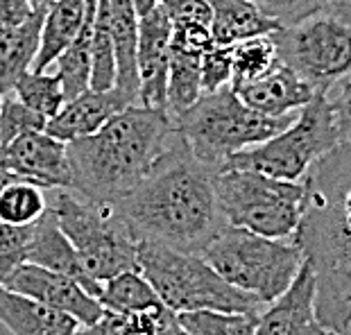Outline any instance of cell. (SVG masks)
I'll list each match as a JSON object with an SVG mask.
<instances>
[{"mask_svg": "<svg viewBox=\"0 0 351 335\" xmlns=\"http://www.w3.org/2000/svg\"><path fill=\"white\" fill-rule=\"evenodd\" d=\"M202 98V55L170 48V69L166 88V111L170 118L184 114Z\"/></svg>", "mask_w": 351, "mask_h": 335, "instance_id": "25", "label": "cell"}, {"mask_svg": "<svg viewBox=\"0 0 351 335\" xmlns=\"http://www.w3.org/2000/svg\"><path fill=\"white\" fill-rule=\"evenodd\" d=\"M39 10H32L27 0H0V36L12 34L23 23L32 18V14Z\"/></svg>", "mask_w": 351, "mask_h": 335, "instance_id": "38", "label": "cell"}, {"mask_svg": "<svg viewBox=\"0 0 351 335\" xmlns=\"http://www.w3.org/2000/svg\"><path fill=\"white\" fill-rule=\"evenodd\" d=\"M127 107H132V102L118 88H111V91L88 88V91L80 93L77 98L66 100L62 111L48 121L46 132L50 136L64 140V143H71V140L100 132L111 118Z\"/></svg>", "mask_w": 351, "mask_h": 335, "instance_id": "15", "label": "cell"}, {"mask_svg": "<svg viewBox=\"0 0 351 335\" xmlns=\"http://www.w3.org/2000/svg\"><path fill=\"white\" fill-rule=\"evenodd\" d=\"M16 98L43 118H55L66 104L64 86L59 75H48V73L27 71L23 77L16 82L12 91Z\"/></svg>", "mask_w": 351, "mask_h": 335, "instance_id": "31", "label": "cell"}, {"mask_svg": "<svg viewBox=\"0 0 351 335\" xmlns=\"http://www.w3.org/2000/svg\"><path fill=\"white\" fill-rule=\"evenodd\" d=\"M215 173L182 136L159 156L147 177L114 206L136 238L202 254L227 227L215 195Z\"/></svg>", "mask_w": 351, "mask_h": 335, "instance_id": "2", "label": "cell"}, {"mask_svg": "<svg viewBox=\"0 0 351 335\" xmlns=\"http://www.w3.org/2000/svg\"><path fill=\"white\" fill-rule=\"evenodd\" d=\"M0 324L12 335H77L82 324L12 290L0 288Z\"/></svg>", "mask_w": 351, "mask_h": 335, "instance_id": "18", "label": "cell"}, {"mask_svg": "<svg viewBox=\"0 0 351 335\" xmlns=\"http://www.w3.org/2000/svg\"><path fill=\"white\" fill-rule=\"evenodd\" d=\"M98 0H88L86 18L77 36L57 59V75L62 79L66 100L77 98L91 88V46H93V23Z\"/></svg>", "mask_w": 351, "mask_h": 335, "instance_id": "24", "label": "cell"}, {"mask_svg": "<svg viewBox=\"0 0 351 335\" xmlns=\"http://www.w3.org/2000/svg\"><path fill=\"white\" fill-rule=\"evenodd\" d=\"M48 206L93 284L102 286L118 274L138 270V238L114 204L55 190Z\"/></svg>", "mask_w": 351, "mask_h": 335, "instance_id": "6", "label": "cell"}, {"mask_svg": "<svg viewBox=\"0 0 351 335\" xmlns=\"http://www.w3.org/2000/svg\"><path fill=\"white\" fill-rule=\"evenodd\" d=\"M342 134L335 125L333 111L328 107L326 91L313 95V100L300 109L290 127L276 136L252 145L247 150L229 156L222 168L254 170V173L286 182H302L308 168L319 156L331 152L342 143Z\"/></svg>", "mask_w": 351, "mask_h": 335, "instance_id": "9", "label": "cell"}, {"mask_svg": "<svg viewBox=\"0 0 351 335\" xmlns=\"http://www.w3.org/2000/svg\"><path fill=\"white\" fill-rule=\"evenodd\" d=\"M279 48L274 34H261L231 46V88L252 84L279 66Z\"/></svg>", "mask_w": 351, "mask_h": 335, "instance_id": "26", "label": "cell"}, {"mask_svg": "<svg viewBox=\"0 0 351 335\" xmlns=\"http://www.w3.org/2000/svg\"><path fill=\"white\" fill-rule=\"evenodd\" d=\"M317 91L319 88H315L311 82L297 75L290 66L279 64L265 77L238 88L236 93L241 95V100L247 107L256 109L270 118H281V116L297 114V111L313 100V95Z\"/></svg>", "mask_w": 351, "mask_h": 335, "instance_id": "16", "label": "cell"}, {"mask_svg": "<svg viewBox=\"0 0 351 335\" xmlns=\"http://www.w3.org/2000/svg\"><path fill=\"white\" fill-rule=\"evenodd\" d=\"M0 166L39 188H71V163L66 143L48 132H27L0 147Z\"/></svg>", "mask_w": 351, "mask_h": 335, "instance_id": "11", "label": "cell"}, {"mask_svg": "<svg viewBox=\"0 0 351 335\" xmlns=\"http://www.w3.org/2000/svg\"><path fill=\"white\" fill-rule=\"evenodd\" d=\"M215 46H236L245 39L279 32L281 25L258 10L254 0H208Z\"/></svg>", "mask_w": 351, "mask_h": 335, "instance_id": "20", "label": "cell"}, {"mask_svg": "<svg viewBox=\"0 0 351 335\" xmlns=\"http://www.w3.org/2000/svg\"><path fill=\"white\" fill-rule=\"evenodd\" d=\"M173 23L161 5L138 18V104L166 111V88L173 48ZM168 114V111H166Z\"/></svg>", "mask_w": 351, "mask_h": 335, "instance_id": "13", "label": "cell"}, {"mask_svg": "<svg viewBox=\"0 0 351 335\" xmlns=\"http://www.w3.org/2000/svg\"><path fill=\"white\" fill-rule=\"evenodd\" d=\"M48 118L25 107L16 95H3L0 102V147L16 140L27 132H46Z\"/></svg>", "mask_w": 351, "mask_h": 335, "instance_id": "32", "label": "cell"}, {"mask_svg": "<svg viewBox=\"0 0 351 335\" xmlns=\"http://www.w3.org/2000/svg\"><path fill=\"white\" fill-rule=\"evenodd\" d=\"M297 114L270 118L247 107L231 86H222L173 118L177 134L191 152L211 168H222L229 156L247 150L290 127Z\"/></svg>", "mask_w": 351, "mask_h": 335, "instance_id": "5", "label": "cell"}, {"mask_svg": "<svg viewBox=\"0 0 351 335\" xmlns=\"http://www.w3.org/2000/svg\"><path fill=\"white\" fill-rule=\"evenodd\" d=\"M132 5H134V10L138 12V16H143V14H147L159 5V0H132Z\"/></svg>", "mask_w": 351, "mask_h": 335, "instance_id": "39", "label": "cell"}, {"mask_svg": "<svg viewBox=\"0 0 351 335\" xmlns=\"http://www.w3.org/2000/svg\"><path fill=\"white\" fill-rule=\"evenodd\" d=\"M279 62L326 91L351 75V0L311 14L295 25L274 32Z\"/></svg>", "mask_w": 351, "mask_h": 335, "instance_id": "10", "label": "cell"}, {"mask_svg": "<svg viewBox=\"0 0 351 335\" xmlns=\"http://www.w3.org/2000/svg\"><path fill=\"white\" fill-rule=\"evenodd\" d=\"M46 12H34L27 23L14 29L12 34L0 36V95H10L16 82L34 66Z\"/></svg>", "mask_w": 351, "mask_h": 335, "instance_id": "22", "label": "cell"}, {"mask_svg": "<svg viewBox=\"0 0 351 335\" xmlns=\"http://www.w3.org/2000/svg\"><path fill=\"white\" fill-rule=\"evenodd\" d=\"M48 211L43 188L29 182H14L0 193V222L12 227L34 225Z\"/></svg>", "mask_w": 351, "mask_h": 335, "instance_id": "30", "label": "cell"}, {"mask_svg": "<svg viewBox=\"0 0 351 335\" xmlns=\"http://www.w3.org/2000/svg\"><path fill=\"white\" fill-rule=\"evenodd\" d=\"M27 263H34V265L46 267V270L66 274V277H71L73 281H77L88 295H93L95 299H98L100 286L93 284V281L86 277L75 247H73L71 240L66 238V234L59 229L50 206H48V211L34 222L32 240H29V247H27Z\"/></svg>", "mask_w": 351, "mask_h": 335, "instance_id": "17", "label": "cell"}, {"mask_svg": "<svg viewBox=\"0 0 351 335\" xmlns=\"http://www.w3.org/2000/svg\"><path fill=\"white\" fill-rule=\"evenodd\" d=\"M258 10L274 18L281 27L295 25L300 21L308 18L311 14L319 10H326L335 3H345V0H254Z\"/></svg>", "mask_w": 351, "mask_h": 335, "instance_id": "34", "label": "cell"}, {"mask_svg": "<svg viewBox=\"0 0 351 335\" xmlns=\"http://www.w3.org/2000/svg\"><path fill=\"white\" fill-rule=\"evenodd\" d=\"M231 86V46H213L202 55V95Z\"/></svg>", "mask_w": 351, "mask_h": 335, "instance_id": "35", "label": "cell"}, {"mask_svg": "<svg viewBox=\"0 0 351 335\" xmlns=\"http://www.w3.org/2000/svg\"><path fill=\"white\" fill-rule=\"evenodd\" d=\"M88 0H55L43 18L41 46L34 59L32 71L46 73L50 64H55L59 55L73 43L82 23L86 18Z\"/></svg>", "mask_w": 351, "mask_h": 335, "instance_id": "21", "label": "cell"}, {"mask_svg": "<svg viewBox=\"0 0 351 335\" xmlns=\"http://www.w3.org/2000/svg\"><path fill=\"white\" fill-rule=\"evenodd\" d=\"M3 288L23 295L32 301H39L52 310L66 312V315L75 317L82 326L98 322L104 312L102 303L93 295H88L77 281L34 263L21 265Z\"/></svg>", "mask_w": 351, "mask_h": 335, "instance_id": "12", "label": "cell"}, {"mask_svg": "<svg viewBox=\"0 0 351 335\" xmlns=\"http://www.w3.org/2000/svg\"><path fill=\"white\" fill-rule=\"evenodd\" d=\"M173 25L211 27V3L208 0H159Z\"/></svg>", "mask_w": 351, "mask_h": 335, "instance_id": "36", "label": "cell"}, {"mask_svg": "<svg viewBox=\"0 0 351 335\" xmlns=\"http://www.w3.org/2000/svg\"><path fill=\"white\" fill-rule=\"evenodd\" d=\"M177 136L166 111L132 104L100 132L66 143L71 190L91 202H121L145 179Z\"/></svg>", "mask_w": 351, "mask_h": 335, "instance_id": "3", "label": "cell"}, {"mask_svg": "<svg viewBox=\"0 0 351 335\" xmlns=\"http://www.w3.org/2000/svg\"><path fill=\"white\" fill-rule=\"evenodd\" d=\"M77 335H186V331L177 312L159 303L141 312L104 310L98 322L82 326Z\"/></svg>", "mask_w": 351, "mask_h": 335, "instance_id": "23", "label": "cell"}, {"mask_svg": "<svg viewBox=\"0 0 351 335\" xmlns=\"http://www.w3.org/2000/svg\"><path fill=\"white\" fill-rule=\"evenodd\" d=\"M34 225L12 227L0 222V288L7 284V279L27 263V247L32 240Z\"/></svg>", "mask_w": 351, "mask_h": 335, "instance_id": "33", "label": "cell"}, {"mask_svg": "<svg viewBox=\"0 0 351 335\" xmlns=\"http://www.w3.org/2000/svg\"><path fill=\"white\" fill-rule=\"evenodd\" d=\"M261 312H218L197 310L179 312V324L186 335H254Z\"/></svg>", "mask_w": 351, "mask_h": 335, "instance_id": "29", "label": "cell"}, {"mask_svg": "<svg viewBox=\"0 0 351 335\" xmlns=\"http://www.w3.org/2000/svg\"><path fill=\"white\" fill-rule=\"evenodd\" d=\"M138 272L173 312H261L263 301L229 286L199 254L138 238Z\"/></svg>", "mask_w": 351, "mask_h": 335, "instance_id": "4", "label": "cell"}, {"mask_svg": "<svg viewBox=\"0 0 351 335\" xmlns=\"http://www.w3.org/2000/svg\"><path fill=\"white\" fill-rule=\"evenodd\" d=\"M317 317V284L313 267L306 263L279 299L261 310L254 335H324Z\"/></svg>", "mask_w": 351, "mask_h": 335, "instance_id": "14", "label": "cell"}, {"mask_svg": "<svg viewBox=\"0 0 351 335\" xmlns=\"http://www.w3.org/2000/svg\"><path fill=\"white\" fill-rule=\"evenodd\" d=\"M0 102H3V95H0Z\"/></svg>", "mask_w": 351, "mask_h": 335, "instance_id": "43", "label": "cell"}, {"mask_svg": "<svg viewBox=\"0 0 351 335\" xmlns=\"http://www.w3.org/2000/svg\"><path fill=\"white\" fill-rule=\"evenodd\" d=\"M324 335H338V333H333V331H324Z\"/></svg>", "mask_w": 351, "mask_h": 335, "instance_id": "42", "label": "cell"}, {"mask_svg": "<svg viewBox=\"0 0 351 335\" xmlns=\"http://www.w3.org/2000/svg\"><path fill=\"white\" fill-rule=\"evenodd\" d=\"M91 88L93 91H111V88H116V52L114 39H111L107 0H98V7H95L91 46Z\"/></svg>", "mask_w": 351, "mask_h": 335, "instance_id": "28", "label": "cell"}, {"mask_svg": "<svg viewBox=\"0 0 351 335\" xmlns=\"http://www.w3.org/2000/svg\"><path fill=\"white\" fill-rule=\"evenodd\" d=\"M227 281L265 306L286 293L304 265L293 240H276L227 225L199 254Z\"/></svg>", "mask_w": 351, "mask_h": 335, "instance_id": "7", "label": "cell"}, {"mask_svg": "<svg viewBox=\"0 0 351 335\" xmlns=\"http://www.w3.org/2000/svg\"><path fill=\"white\" fill-rule=\"evenodd\" d=\"M27 3L32 5V10H43V12H46L48 7L55 3V0H27Z\"/></svg>", "mask_w": 351, "mask_h": 335, "instance_id": "41", "label": "cell"}, {"mask_svg": "<svg viewBox=\"0 0 351 335\" xmlns=\"http://www.w3.org/2000/svg\"><path fill=\"white\" fill-rule=\"evenodd\" d=\"M328 107L333 111L335 125L342 134V138H351V75L335 82L326 88Z\"/></svg>", "mask_w": 351, "mask_h": 335, "instance_id": "37", "label": "cell"}, {"mask_svg": "<svg viewBox=\"0 0 351 335\" xmlns=\"http://www.w3.org/2000/svg\"><path fill=\"white\" fill-rule=\"evenodd\" d=\"M14 182H23L21 177H16L14 173H10V170H5L3 166H0V193H3L7 186L14 184Z\"/></svg>", "mask_w": 351, "mask_h": 335, "instance_id": "40", "label": "cell"}, {"mask_svg": "<svg viewBox=\"0 0 351 335\" xmlns=\"http://www.w3.org/2000/svg\"><path fill=\"white\" fill-rule=\"evenodd\" d=\"M98 301L104 310L114 312H141L161 303L152 284L138 270L123 272L114 279L104 281L100 286Z\"/></svg>", "mask_w": 351, "mask_h": 335, "instance_id": "27", "label": "cell"}, {"mask_svg": "<svg viewBox=\"0 0 351 335\" xmlns=\"http://www.w3.org/2000/svg\"><path fill=\"white\" fill-rule=\"evenodd\" d=\"M111 39L116 52V88L130 98L132 104L138 102V12L132 0H107Z\"/></svg>", "mask_w": 351, "mask_h": 335, "instance_id": "19", "label": "cell"}, {"mask_svg": "<svg viewBox=\"0 0 351 335\" xmlns=\"http://www.w3.org/2000/svg\"><path fill=\"white\" fill-rule=\"evenodd\" d=\"M215 195L231 227L276 240H293L300 227L302 182L274 179L254 170L220 168L215 173Z\"/></svg>", "mask_w": 351, "mask_h": 335, "instance_id": "8", "label": "cell"}, {"mask_svg": "<svg viewBox=\"0 0 351 335\" xmlns=\"http://www.w3.org/2000/svg\"><path fill=\"white\" fill-rule=\"evenodd\" d=\"M302 184L293 243L315 274L319 322L342 335L351 326V138L319 156Z\"/></svg>", "mask_w": 351, "mask_h": 335, "instance_id": "1", "label": "cell"}]
</instances>
